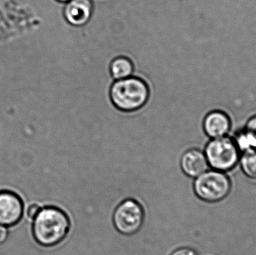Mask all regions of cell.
<instances>
[{
    "label": "cell",
    "instance_id": "obj_11",
    "mask_svg": "<svg viewBox=\"0 0 256 255\" xmlns=\"http://www.w3.org/2000/svg\"><path fill=\"white\" fill-rule=\"evenodd\" d=\"M240 160L244 173L248 178L256 180V150L243 152Z\"/></svg>",
    "mask_w": 256,
    "mask_h": 255
},
{
    "label": "cell",
    "instance_id": "obj_9",
    "mask_svg": "<svg viewBox=\"0 0 256 255\" xmlns=\"http://www.w3.org/2000/svg\"><path fill=\"white\" fill-rule=\"evenodd\" d=\"M182 170L190 178H197L207 172L209 163L204 152L192 148L186 151L180 160Z\"/></svg>",
    "mask_w": 256,
    "mask_h": 255
},
{
    "label": "cell",
    "instance_id": "obj_7",
    "mask_svg": "<svg viewBox=\"0 0 256 255\" xmlns=\"http://www.w3.org/2000/svg\"><path fill=\"white\" fill-rule=\"evenodd\" d=\"M93 9L92 0H70L64 8V17L70 25L82 26L91 19Z\"/></svg>",
    "mask_w": 256,
    "mask_h": 255
},
{
    "label": "cell",
    "instance_id": "obj_14",
    "mask_svg": "<svg viewBox=\"0 0 256 255\" xmlns=\"http://www.w3.org/2000/svg\"><path fill=\"white\" fill-rule=\"evenodd\" d=\"M8 236V228L0 225V244H2L7 240Z\"/></svg>",
    "mask_w": 256,
    "mask_h": 255
},
{
    "label": "cell",
    "instance_id": "obj_4",
    "mask_svg": "<svg viewBox=\"0 0 256 255\" xmlns=\"http://www.w3.org/2000/svg\"><path fill=\"white\" fill-rule=\"evenodd\" d=\"M232 190L228 175L220 171H207L197 177L194 183L196 194L202 200L215 203L225 199Z\"/></svg>",
    "mask_w": 256,
    "mask_h": 255
},
{
    "label": "cell",
    "instance_id": "obj_5",
    "mask_svg": "<svg viewBox=\"0 0 256 255\" xmlns=\"http://www.w3.org/2000/svg\"><path fill=\"white\" fill-rule=\"evenodd\" d=\"M144 216V211L140 204L132 199H128L120 204L116 210L114 225L121 233L134 235L142 226Z\"/></svg>",
    "mask_w": 256,
    "mask_h": 255
},
{
    "label": "cell",
    "instance_id": "obj_6",
    "mask_svg": "<svg viewBox=\"0 0 256 255\" xmlns=\"http://www.w3.org/2000/svg\"><path fill=\"white\" fill-rule=\"evenodd\" d=\"M24 213L22 198L10 190H0V225L12 227L18 224Z\"/></svg>",
    "mask_w": 256,
    "mask_h": 255
},
{
    "label": "cell",
    "instance_id": "obj_12",
    "mask_svg": "<svg viewBox=\"0 0 256 255\" xmlns=\"http://www.w3.org/2000/svg\"><path fill=\"white\" fill-rule=\"evenodd\" d=\"M244 129L254 138L256 145V115L248 120Z\"/></svg>",
    "mask_w": 256,
    "mask_h": 255
},
{
    "label": "cell",
    "instance_id": "obj_10",
    "mask_svg": "<svg viewBox=\"0 0 256 255\" xmlns=\"http://www.w3.org/2000/svg\"><path fill=\"white\" fill-rule=\"evenodd\" d=\"M134 64L127 57H118L111 63V74L116 80L130 77L134 74Z\"/></svg>",
    "mask_w": 256,
    "mask_h": 255
},
{
    "label": "cell",
    "instance_id": "obj_1",
    "mask_svg": "<svg viewBox=\"0 0 256 255\" xmlns=\"http://www.w3.org/2000/svg\"><path fill=\"white\" fill-rule=\"evenodd\" d=\"M70 220L56 207H42L32 221V234L38 244L45 247L58 245L68 234Z\"/></svg>",
    "mask_w": 256,
    "mask_h": 255
},
{
    "label": "cell",
    "instance_id": "obj_8",
    "mask_svg": "<svg viewBox=\"0 0 256 255\" xmlns=\"http://www.w3.org/2000/svg\"><path fill=\"white\" fill-rule=\"evenodd\" d=\"M204 133L213 139L226 136L232 127V121L228 114L224 111L214 110L209 112L203 123Z\"/></svg>",
    "mask_w": 256,
    "mask_h": 255
},
{
    "label": "cell",
    "instance_id": "obj_2",
    "mask_svg": "<svg viewBox=\"0 0 256 255\" xmlns=\"http://www.w3.org/2000/svg\"><path fill=\"white\" fill-rule=\"evenodd\" d=\"M149 94L147 84L136 76L116 81L110 89L112 103L116 107L124 112L141 109L147 103Z\"/></svg>",
    "mask_w": 256,
    "mask_h": 255
},
{
    "label": "cell",
    "instance_id": "obj_13",
    "mask_svg": "<svg viewBox=\"0 0 256 255\" xmlns=\"http://www.w3.org/2000/svg\"><path fill=\"white\" fill-rule=\"evenodd\" d=\"M171 255H198V254L194 249L183 247L176 250Z\"/></svg>",
    "mask_w": 256,
    "mask_h": 255
},
{
    "label": "cell",
    "instance_id": "obj_15",
    "mask_svg": "<svg viewBox=\"0 0 256 255\" xmlns=\"http://www.w3.org/2000/svg\"><path fill=\"white\" fill-rule=\"evenodd\" d=\"M57 1H60V2L68 3V1H70V0H57Z\"/></svg>",
    "mask_w": 256,
    "mask_h": 255
},
{
    "label": "cell",
    "instance_id": "obj_3",
    "mask_svg": "<svg viewBox=\"0 0 256 255\" xmlns=\"http://www.w3.org/2000/svg\"><path fill=\"white\" fill-rule=\"evenodd\" d=\"M204 154L209 166L224 172L234 169L240 158V151L234 139L227 136L210 140Z\"/></svg>",
    "mask_w": 256,
    "mask_h": 255
}]
</instances>
